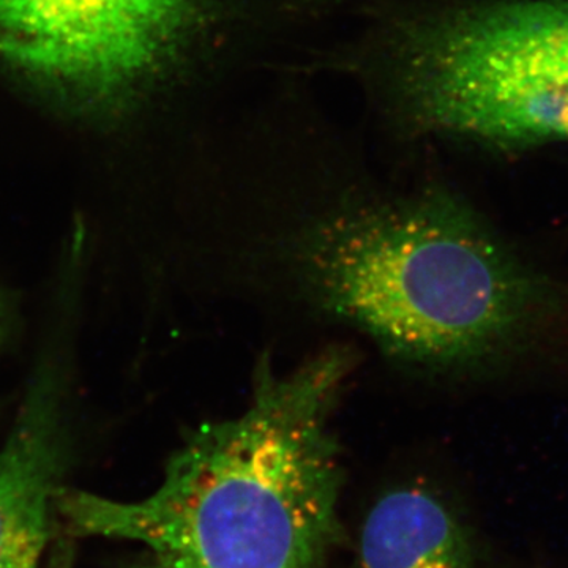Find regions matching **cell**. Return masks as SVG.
I'll return each instance as SVG.
<instances>
[{
    "label": "cell",
    "mask_w": 568,
    "mask_h": 568,
    "mask_svg": "<svg viewBox=\"0 0 568 568\" xmlns=\"http://www.w3.org/2000/svg\"><path fill=\"white\" fill-rule=\"evenodd\" d=\"M351 366L339 347L287 373L263 355L245 413L193 432L151 496L61 488L55 510L74 534L140 541L190 568H320L339 532L328 422Z\"/></svg>",
    "instance_id": "1"
},
{
    "label": "cell",
    "mask_w": 568,
    "mask_h": 568,
    "mask_svg": "<svg viewBox=\"0 0 568 568\" xmlns=\"http://www.w3.org/2000/svg\"><path fill=\"white\" fill-rule=\"evenodd\" d=\"M295 265L325 312L418 364L491 354L536 302L525 268L476 213L440 192L325 216L298 239Z\"/></svg>",
    "instance_id": "2"
},
{
    "label": "cell",
    "mask_w": 568,
    "mask_h": 568,
    "mask_svg": "<svg viewBox=\"0 0 568 568\" xmlns=\"http://www.w3.org/2000/svg\"><path fill=\"white\" fill-rule=\"evenodd\" d=\"M414 102L432 129L499 149L568 142V0H478L418 41Z\"/></svg>",
    "instance_id": "3"
},
{
    "label": "cell",
    "mask_w": 568,
    "mask_h": 568,
    "mask_svg": "<svg viewBox=\"0 0 568 568\" xmlns=\"http://www.w3.org/2000/svg\"><path fill=\"white\" fill-rule=\"evenodd\" d=\"M211 0H0V61L85 106L114 108L164 77Z\"/></svg>",
    "instance_id": "4"
},
{
    "label": "cell",
    "mask_w": 568,
    "mask_h": 568,
    "mask_svg": "<svg viewBox=\"0 0 568 568\" xmlns=\"http://www.w3.org/2000/svg\"><path fill=\"white\" fill-rule=\"evenodd\" d=\"M63 395L43 372L0 450V568H40L67 458Z\"/></svg>",
    "instance_id": "5"
},
{
    "label": "cell",
    "mask_w": 568,
    "mask_h": 568,
    "mask_svg": "<svg viewBox=\"0 0 568 568\" xmlns=\"http://www.w3.org/2000/svg\"><path fill=\"white\" fill-rule=\"evenodd\" d=\"M358 568H470V548L465 530L435 496L396 489L366 517Z\"/></svg>",
    "instance_id": "6"
},
{
    "label": "cell",
    "mask_w": 568,
    "mask_h": 568,
    "mask_svg": "<svg viewBox=\"0 0 568 568\" xmlns=\"http://www.w3.org/2000/svg\"><path fill=\"white\" fill-rule=\"evenodd\" d=\"M48 568H71V549L67 548L65 545L55 549Z\"/></svg>",
    "instance_id": "7"
},
{
    "label": "cell",
    "mask_w": 568,
    "mask_h": 568,
    "mask_svg": "<svg viewBox=\"0 0 568 568\" xmlns=\"http://www.w3.org/2000/svg\"><path fill=\"white\" fill-rule=\"evenodd\" d=\"M148 568H190L185 564L179 562V560L164 558V556H156L155 562Z\"/></svg>",
    "instance_id": "8"
}]
</instances>
